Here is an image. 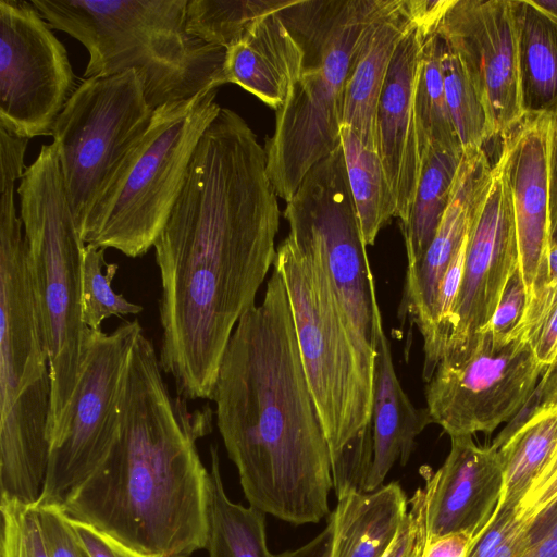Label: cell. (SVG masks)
<instances>
[{"instance_id": "6da1fadb", "label": "cell", "mask_w": 557, "mask_h": 557, "mask_svg": "<svg viewBox=\"0 0 557 557\" xmlns=\"http://www.w3.org/2000/svg\"><path fill=\"white\" fill-rule=\"evenodd\" d=\"M278 225L264 148L238 113L221 108L153 245L161 281L158 356L176 396L213 399L232 334L274 265Z\"/></svg>"}, {"instance_id": "7a4b0ae2", "label": "cell", "mask_w": 557, "mask_h": 557, "mask_svg": "<svg viewBox=\"0 0 557 557\" xmlns=\"http://www.w3.org/2000/svg\"><path fill=\"white\" fill-rule=\"evenodd\" d=\"M216 424L249 505L292 524L329 513V444L280 273L239 319L221 361Z\"/></svg>"}, {"instance_id": "3957f363", "label": "cell", "mask_w": 557, "mask_h": 557, "mask_svg": "<svg viewBox=\"0 0 557 557\" xmlns=\"http://www.w3.org/2000/svg\"><path fill=\"white\" fill-rule=\"evenodd\" d=\"M154 345L141 331L131 350L117 440L60 505L62 511L157 557L206 548L209 472L196 441L212 409L172 396Z\"/></svg>"}, {"instance_id": "277c9868", "label": "cell", "mask_w": 557, "mask_h": 557, "mask_svg": "<svg viewBox=\"0 0 557 557\" xmlns=\"http://www.w3.org/2000/svg\"><path fill=\"white\" fill-rule=\"evenodd\" d=\"M52 29L88 51L84 78L136 70L153 110L225 84L226 49L189 35L188 0H33Z\"/></svg>"}, {"instance_id": "5b68a950", "label": "cell", "mask_w": 557, "mask_h": 557, "mask_svg": "<svg viewBox=\"0 0 557 557\" xmlns=\"http://www.w3.org/2000/svg\"><path fill=\"white\" fill-rule=\"evenodd\" d=\"M382 0H294L280 13L302 51L264 151L277 197L288 201L309 170L342 145L351 60Z\"/></svg>"}, {"instance_id": "8992f818", "label": "cell", "mask_w": 557, "mask_h": 557, "mask_svg": "<svg viewBox=\"0 0 557 557\" xmlns=\"http://www.w3.org/2000/svg\"><path fill=\"white\" fill-rule=\"evenodd\" d=\"M27 267L51 377L50 448L63 437L90 329L82 319L86 244L65 194L55 144L42 145L17 187Z\"/></svg>"}, {"instance_id": "52a82bcc", "label": "cell", "mask_w": 557, "mask_h": 557, "mask_svg": "<svg viewBox=\"0 0 557 557\" xmlns=\"http://www.w3.org/2000/svg\"><path fill=\"white\" fill-rule=\"evenodd\" d=\"M22 227L0 224V490L1 500L36 506L50 453L51 377Z\"/></svg>"}, {"instance_id": "ba28073f", "label": "cell", "mask_w": 557, "mask_h": 557, "mask_svg": "<svg viewBox=\"0 0 557 557\" xmlns=\"http://www.w3.org/2000/svg\"><path fill=\"white\" fill-rule=\"evenodd\" d=\"M285 285L306 379L333 459L372 420L375 350L323 269L286 237L274 262Z\"/></svg>"}, {"instance_id": "9c48e42d", "label": "cell", "mask_w": 557, "mask_h": 557, "mask_svg": "<svg viewBox=\"0 0 557 557\" xmlns=\"http://www.w3.org/2000/svg\"><path fill=\"white\" fill-rule=\"evenodd\" d=\"M219 85L164 103L79 228L83 242L144 256L165 225L194 151L221 110Z\"/></svg>"}, {"instance_id": "30bf717a", "label": "cell", "mask_w": 557, "mask_h": 557, "mask_svg": "<svg viewBox=\"0 0 557 557\" xmlns=\"http://www.w3.org/2000/svg\"><path fill=\"white\" fill-rule=\"evenodd\" d=\"M153 111L145 76L136 70L84 78L64 106L51 136L78 230L147 132Z\"/></svg>"}, {"instance_id": "8fae6325", "label": "cell", "mask_w": 557, "mask_h": 557, "mask_svg": "<svg viewBox=\"0 0 557 557\" xmlns=\"http://www.w3.org/2000/svg\"><path fill=\"white\" fill-rule=\"evenodd\" d=\"M286 203L287 237L323 269L354 324L372 343L377 296L342 145L309 170Z\"/></svg>"}, {"instance_id": "7c38bea8", "label": "cell", "mask_w": 557, "mask_h": 557, "mask_svg": "<svg viewBox=\"0 0 557 557\" xmlns=\"http://www.w3.org/2000/svg\"><path fill=\"white\" fill-rule=\"evenodd\" d=\"M545 370L524 327L506 338L485 329L458 362L437 364L426 382V408L450 437L492 433L527 407Z\"/></svg>"}, {"instance_id": "4fadbf2b", "label": "cell", "mask_w": 557, "mask_h": 557, "mask_svg": "<svg viewBox=\"0 0 557 557\" xmlns=\"http://www.w3.org/2000/svg\"><path fill=\"white\" fill-rule=\"evenodd\" d=\"M141 331L137 320L124 321L110 333L90 330L65 432L50 448L44 491L35 507L60 506L111 450L120 433L128 357Z\"/></svg>"}, {"instance_id": "5bb4252c", "label": "cell", "mask_w": 557, "mask_h": 557, "mask_svg": "<svg viewBox=\"0 0 557 557\" xmlns=\"http://www.w3.org/2000/svg\"><path fill=\"white\" fill-rule=\"evenodd\" d=\"M77 87L64 45L34 3L0 0V128L51 136Z\"/></svg>"}, {"instance_id": "9a60e30c", "label": "cell", "mask_w": 557, "mask_h": 557, "mask_svg": "<svg viewBox=\"0 0 557 557\" xmlns=\"http://www.w3.org/2000/svg\"><path fill=\"white\" fill-rule=\"evenodd\" d=\"M521 8V0H450L437 25L480 97L491 139L503 138L527 114Z\"/></svg>"}, {"instance_id": "2e32d148", "label": "cell", "mask_w": 557, "mask_h": 557, "mask_svg": "<svg viewBox=\"0 0 557 557\" xmlns=\"http://www.w3.org/2000/svg\"><path fill=\"white\" fill-rule=\"evenodd\" d=\"M519 270L516 221L509 182V152L502 140L475 202L466 261L450 333L438 363L458 362L490 323L503 293Z\"/></svg>"}, {"instance_id": "e0dca14e", "label": "cell", "mask_w": 557, "mask_h": 557, "mask_svg": "<svg viewBox=\"0 0 557 557\" xmlns=\"http://www.w3.org/2000/svg\"><path fill=\"white\" fill-rule=\"evenodd\" d=\"M449 1L424 0L420 15L395 50L379 100L377 154L400 226L409 218L424 164L414 110L423 45Z\"/></svg>"}, {"instance_id": "ac0fdd59", "label": "cell", "mask_w": 557, "mask_h": 557, "mask_svg": "<svg viewBox=\"0 0 557 557\" xmlns=\"http://www.w3.org/2000/svg\"><path fill=\"white\" fill-rule=\"evenodd\" d=\"M553 111L527 112L503 137L509 152V182L528 299L548 278L550 247L549 162Z\"/></svg>"}, {"instance_id": "d6986e66", "label": "cell", "mask_w": 557, "mask_h": 557, "mask_svg": "<svg viewBox=\"0 0 557 557\" xmlns=\"http://www.w3.org/2000/svg\"><path fill=\"white\" fill-rule=\"evenodd\" d=\"M423 475L429 539L463 532L474 540L502 497L504 473L498 450L478 445L472 436H453L442 467Z\"/></svg>"}, {"instance_id": "ffe728a7", "label": "cell", "mask_w": 557, "mask_h": 557, "mask_svg": "<svg viewBox=\"0 0 557 557\" xmlns=\"http://www.w3.org/2000/svg\"><path fill=\"white\" fill-rule=\"evenodd\" d=\"M491 169L483 148L462 151L450 198L435 236L422 258L407 267L400 312L409 315L418 326L423 348L433 335L440 284L468 235L475 202Z\"/></svg>"}, {"instance_id": "44dd1931", "label": "cell", "mask_w": 557, "mask_h": 557, "mask_svg": "<svg viewBox=\"0 0 557 557\" xmlns=\"http://www.w3.org/2000/svg\"><path fill=\"white\" fill-rule=\"evenodd\" d=\"M424 0H382L361 35L344 90L342 125L377 152V106L392 58L417 21Z\"/></svg>"}, {"instance_id": "7402d4cb", "label": "cell", "mask_w": 557, "mask_h": 557, "mask_svg": "<svg viewBox=\"0 0 557 557\" xmlns=\"http://www.w3.org/2000/svg\"><path fill=\"white\" fill-rule=\"evenodd\" d=\"M372 343L375 350L373 460L364 492L382 486L395 462L406 465L414 449L416 438L433 423L428 408L413 406L396 375L377 297L373 302Z\"/></svg>"}, {"instance_id": "603a6c76", "label": "cell", "mask_w": 557, "mask_h": 557, "mask_svg": "<svg viewBox=\"0 0 557 557\" xmlns=\"http://www.w3.org/2000/svg\"><path fill=\"white\" fill-rule=\"evenodd\" d=\"M280 10L255 21L226 49L223 65L225 84L240 86L275 111L284 104L302 59Z\"/></svg>"}, {"instance_id": "cb8c5ba5", "label": "cell", "mask_w": 557, "mask_h": 557, "mask_svg": "<svg viewBox=\"0 0 557 557\" xmlns=\"http://www.w3.org/2000/svg\"><path fill=\"white\" fill-rule=\"evenodd\" d=\"M409 499L398 482L337 498L333 557H384L407 516Z\"/></svg>"}, {"instance_id": "d4e9b609", "label": "cell", "mask_w": 557, "mask_h": 557, "mask_svg": "<svg viewBox=\"0 0 557 557\" xmlns=\"http://www.w3.org/2000/svg\"><path fill=\"white\" fill-rule=\"evenodd\" d=\"M498 450L504 486L497 508L517 509L557 448V407L529 410L492 444Z\"/></svg>"}, {"instance_id": "484cf974", "label": "cell", "mask_w": 557, "mask_h": 557, "mask_svg": "<svg viewBox=\"0 0 557 557\" xmlns=\"http://www.w3.org/2000/svg\"><path fill=\"white\" fill-rule=\"evenodd\" d=\"M210 453L206 543L209 557H273L267 545L264 512L227 497L216 447L211 446Z\"/></svg>"}, {"instance_id": "4316f807", "label": "cell", "mask_w": 557, "mask_h": 557, "mask_svg": "<svg viewBox=\"0 0 557 557\" xmlns=\"http://www.w3.org/2000/svg\"><path fill=\"white\" fill-rule=\"evenodd\" d=\"M437 25L426 35L414 89V110L424 162L430 150L462 156L445 96L441 65L442 39Z\"/></svg>"}, {"instance_id": "83f0119b", "label": "cell", "mask_w": 557, "mask_h": 557, "mask_svg": "<svg viewBox=\"0 0 557 557\" xmlns=\"http://www.w3.org/2000/svg\"><path fill=\"white\" fill-rule=\"evenodd\" d=\"M347 176L366 246L394 218V199L376 151L363 146L356 133L341 126Z\"/></svg>"}, {"instance_id": "f1b7e54d", "label": "cell", "mask_w": 557, "mask_h": 557, "mask_svg": "<svg viewBox=\"0 0 557 557\" xmlns=\"http://www.w3.org/2000/svg\"><path fill=\"white\" fill-rule=\"evenodd\" d=\"M460 159L461 156L441 150H430L428 154L409 218L400 226L408 265L422 258L435 236Z\"/></svg>"}, {"instance_id": "f546056e", "label": "cell", "mask_w": 557, "mask_h": 557, "mask_svg": "<svg viewBox=\"0 0 557 557\" xmlns=\"http://www.w3.org/2000/svg\"><path fill=\"white\" fill-rule=\"evenodd\" d=\"M520 55L527 112L557 104V29L528 0H521Z\"/></svg>"}, {"instance_id": "4dcf8cb0", "label": "cell", "mask_w": 557, "mask_h": 557, "mask_svg": "<svg viewBox=\"0 0 557 557\" xmlns=\"http://www.w3.org/2000/svg\"><path fill=\"white\" fill-rule=\"evenodd\" d=\"M294 0H188L185 27L206 44L228 49L259 17Z\"/></svg>"}, {"instance_id": "1f68e13d", "label": "cell", "mask_w": 557, "mask_h": 557, "mask_svg": "<svg viewBox=\"0 0 557 557\" xmlns=\"http://www.w3.org/2000/svg\"><path fill=\"white\" fill-rule=\"evenodd\" d=\"M441 65L446 101L462 151L483 148L491 139L484 108L458 57L443 40Z\"/></svg>"}, {"instance_id": "d6a6232c", "label": "cell", "mask_w": 557, "mask_h": 557, "mask_svg": "<svg viewBox=\"0 0 557 557\" xmlns=\"http://www.w3.org/2000/svg\"><path fill=\"white\" fill-rule=\"evenodd\" d=\"M104 248L87 244L84 250L82 281V319L90 330H101L103 320L110 317L138 314L143 307L128 301L112 288L119 270L117 263H107Z\"/></svg>"}, {"instance_id": "836d02e7", "label": "cell", "mask_w": 557, "mask_h": 557, "mask_svg": "<svg viewBox=\"0 0 557 557\" xmlns=\"http://www.w3.org/2000/svg\"><path fill=\"white\" fill-rule=\"evenodd\" d=\"M0 510V557H51L35 506L1 500Z\"/></svg>"}, {"instance_id": "e575fe53", "label": "cell", "mask_w": 557, "mask_h": 557, "mask_svg": "<svg viewBox=\"0 0 557 557\" xmlns=\"http://www.w3.org/2000/svg\"><path fill=\"white\" fill-rule=\"evenodd\" d=\"M527 339L546 369L557 357V283L546 280L528 299L522 321Z\"/></svg>"}, {"instance_id": "d590c367", "label": "cell", "mask_w": 557, "mask_h": 557, "mask_svg": "<svg viewBox=\"0 0 557 557\" xmlns=\"http://www.w3.org/2000/svg\"><path fill=\"white\" fill-rule=\"evenodd\" d=\"M373 460L372 420L331 459L333 487L337 498L364 492Z\"/></svg>"}, {"instance_id": "8d00e7d4", "label": "cell", "mask_w": 557, "mask_h": 557, "mask_svg": "<svg viewBox=\"0 0 557 557\" xmlns=\"http://www.w3.org/2000/svg\"><path fill=\"white\" fill-rule=\"evenodd\" d=\"M428 540L426 493L424 487H418L409 499L399 533L384 557H423Z\"/></svg>"}, {"instance_id": "74e56055", "label": "cell", "mask_w": 557, "mask_h": 557, "mask_svg": "<svg viewBox=\"0 0 557 557\" xmlns=\"http://www.w3.org/2000/svg\"><path fill=\"white\" fill-rule=\"evenodd\" d=\"M527 306L528 293L521 273L518 270L508 282L485 329L498 338H506L521 332L523 330L522 321Z\"/></svg>"}, {"instance_id": "f35d334b", "label": "cell", "mask_w": 557, "mask_h": 557, "mask_svg": "<svg viewBox=\"0 0 557 557\" xmlns=\"http://www.w3.org/2000/svg\"><path fill=\"white\" fill-rule=\"evenodd\" d=\"M36 508L51 557H90L77 541L60 506Z\"/></svg>"}, {"instance_id": "ab89813d", "label": "cell", "mask_w": 557, "mask_h": 557, "mask_svg": "<svg viewBox=\"0 0 557 557\" xmlns=\"http://www.w3.org/2000/svg\"><path fill=\"white\" fill-rule=\"evenodd\" d=\"M521 557H557V497L524 523Z\"/></svg>"}, {"instance_id": "60d3db41", "label": "cell", "mask_w": 557, "mask_h": 557, "mask_svg": "<svg viewBox=\"0 0 557 557\" xmlns=\"http://www.w3.org/2000/svg\"><path fill=\"white\" fill-rule=\"evenodd\" d=\"M65 517L77 541L90 557H157L137 550L87 522Z\"/></svg>"}, {"instance_id": "b9f144b4", "label": "cell", "mask_w": 557, "mask_h": 557, "mask_svg": "<svg viewBox=\"0 0 557 557\" xmlns=\"http://www.w3.org/2000/svg\"><path fill=\"white\" fill-rule=\"evenodd\" d=\"M557 497V448L517 508V517L528 520Z\"/></svg>"}, {"instance_id": "7bdbcfd3", "label": "cell", "mask_w": 557, "mask_h": 557, "mask_svg": "<svg viewBox=\"0 0 557 557\" xmlns=\"http://www.w3.org/2000/svg\"><path fill=\"white\" fill-rule=\"evenodd\" d=\"M472 542L463 532L429 539L423 557H467Z\"/></svg>"}, {"instance_id": "ee69618b", "label": "cell", "mask_w": 557, "mask_h": 557, "mask_svg": "<svg viewBox=\"0 0 557 557\" xmlns=\"http://www.w3.org/2000/svg\"><path fill=\"white\" fill-rule=\"evenodd\" d=\"M334 523L331 517L326 527L310 542L299 548L286 550L273 557H333Z\"/></svg>"}, {"instance_id": "f6af8a7d", "label": "cell", "mask_w": 557, "mask_h": 557, "mask_svg": "<svg viewBox=\"0 0 557 557\" xmlns=\"http://www.w3.org/2000/svg\"><path fill=\"white\" fill-rule=\"evenodd\" d=\"M532 410L557 407V357L545 370L531 399Z\"/></svg>"}, {"instance_id": "bcb514c9", "label": "cell", "mask_w": 557, "mask_h": 557, "mask_svg": "<svg viewBox=\"0 0 557 557\" xmlns=\"http://www.w3.org/2000/svg\"><path fill=\"white\" fill-rule=\"evenodd\" d=\"M539 10L557 29V0H528Z\"/></svg>"}, {"instance_id": "7dc6e473", "label": "cell", "mask_w": 557, "mask_h": 557, "mask_svg": "<svg viewBox=\"0 0 557 557\" xmlns=\"http://www.w3.org/2000/svg\"><path fill=\"white\" fill-rule=\"evenodd\" d=\"M548 280L557 283V246L549 247Z\"/></svg>"}, {"instance_id": "c3c4849f", "label": "cell", "mask_w": 557, "mask_h": 557, "mask_svg": "<svg viewBox=\"0 0 557 557\" xmlns=\"http://www.w3.org/2000/svg\"><path fill=\"white\" fill-rule=\"evenodd\" d=\"M550 246H557V207L550 213Z\"/></svg>"}]
</instances>
